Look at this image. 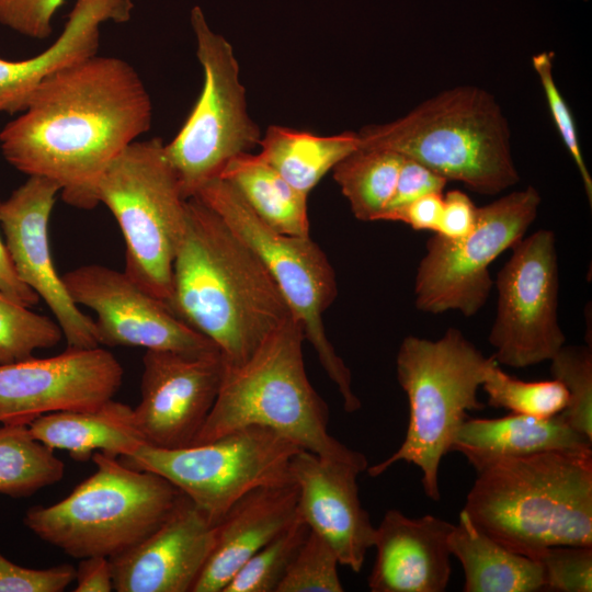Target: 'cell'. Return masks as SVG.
<instances>
[{"label":"cell","mask_w":592,"mask_h":592,"mask_svg":"<svg viewBox=\"0 0 592 592\" xmlns=\"http://www.w3.org/2000/svg\"><path fill=\"white\" fill-rule=\"evenodd\" d=\"M357 136L360 147L395 151L479 194L496 195L520 181L508 121L494 96L478 87L443 91Z\"/></svg>","instance_id":"5"},{"label":"cell","mask_w":592,"mask_h":592,"mask_svg":"<svg viewBox=\"0 0 592 592\" xmlns=\"http://www.w3.org/2000/svg\"><path fill=\"white\" fill-rule=\"evenodd\" d=\"M64 462L54 449L31 434L26 424L0 426V493L11 498L29 497L59 482Z\"/></svg>","instance_id":"28"},{"label":"cell","mask_w":592,"mask_h":592,"mask_svg":"<svg viewBox=\"0 0 592 592\" xmlns=\"http://www.w3.org/2000/svg\"><path fill=\"white\" fill-rule=\"evenodd\" d=\"M535 560L543 568L545 591H592V546H551Z\"/></svg>","instance_id":"35"},{"label":"cell","mask_w":592,"mask_h":592,"mask_svg":"<svg viewBox=\"0 0 592 592\" xmlns=\"http://www.w3.org/2000/svg\"><path fill=\"white\" fill-rule=\"evenodd\" d=\"M190 23L203 69V88L179 133L164 144L186 200L218 178L232 157L250 152L262 137L248 113L232 45L212 30L200 5L192 8Z\"/></svg>","instance_id":"10"},{"label":"cell","mask_w":592,"mask_h":592,"mask_svg":"<svg viewBox=\"0 0 592 592\" xmlns=\"http://www.w3.org/2000/svg\"><path fill=\"white\" fill-rule=\"evenodd\" d=\"M304 340L300 322L291 316L243 363L224 364L216 400L192 445L257 425L323 459L366 470L365 455L328 431L329 410L308 379Z\"/></svg>","instance_id":"4"},{"label":"cell","mask_w":592,"mask_h":592,"mask_svg":"<svg viewBox=\"0 0 592 592\" xmlns=\"http://www.w3.org/2000/svg\"><path fill=\"white\" fill-rule=\"evenodd\" d=\"M511 249L497 274V315L488 341L498 364L525 368L550 361L566 342L557 312L556 236L539 229Z\"/></svg>","instance_id":"13"},{"label":"cell","mask_w":592,"mask_h":592,"mask_svg":"<svg viewBox=\"0 0 592 592\" xmlns=\"http://www.w3.org/2000/svg\"><path fill=\"white\" fill-rule=\"evenodd\" d=\"M65 0H0V24L30 38L45 39Z\"/></svg>","instance_id":"38"},{"label":"cell","mask_w":592,"mask_h":592,"mask_svg":"<svg viewBox=\"0 0 592 592\" xmlns=\"http://www.w3.org/2000/svg\"><path fill=\"white\" fill-rule=\"evenodd\" d=\"M403 156L377 148L357 147L333 169V179L355 218L379 220L389 203Z\"/></svg>","instance_id":"27"},{"label":"cell","mask_w":592,"mask_h":592,"mask_svg":"<svg viewBox=\"0 0 592 592\" xmlns=\"http://www.w3.org/2000/svg\"><path fill=\"white\" fill-rule=\"evenodd\" d=\"M451 451L465 457H519L543 452H592V440L561 415L537 418L511 413L501 418H466Z\"/></svg>","instance_id":"23"},{"label":"cell","mask_w":592,"mask_h":592,"mask_svg":"<svg viewBox=\"0 0 592 592\" xmlns=\"http://www.w3.org/2000/svg\"><path fill=\"white\" fill-rule=\"evenodd\" d=\"M300 449L267 428L251 425L181 448L143 444L123 463L163 477L216 524L252 489L294 482L291 464Z\"/></svg>","instance_id":"11"},{"label":"cell","mask_w":592,"mask_h":592,"mask_svg":"<svg viewBox=\"0 0 592 592\" xmlns=\"http://www.w3.org/2000/svg\"><path fill=\"white\" fill-rule=\"evenodd\" d=\"M295 482L262 486L238 499L215 524V544L192 592H223L246 561L298 514Z\"/></svg>","instance_id":"21"},{"label":"cell","mask_w":592,"mask_h":592,"mask_svg":"<svg viewBox=\"0 0 592 592\" xmlns=\"http://www.w3.org/2000/svg\"><path fill=\"white\" fill-rule=\"evenodd\" d=\"M215 544V524L182 493L145 539L112 558L117 592H192Z\"/></svg>","instance_id":"18"},{"label":"cell","mask_w":592,"mask_h":592,"mask_svg":"<svg viewBox=\"0 0 592 592\" xmlns=\"http://www.w3.org/2000/svg\"><path fill=\"white\" fill-rule=\"evenodd\" d=\"M167 306L227 366L243 363L293 316L258 254L197 197L186 202Z\"/></svg>","instance_id":"2"},{"label":"cell","mask_w":592,"mask_h":592,"mask_svg":"<svg viewBox=\"0 0 592 592\" xmlns=\"http://www.w3.org/2000/svg\"><path fill=\"white\" fill-rule=\"evenodd\" d=\"M93 198L116 219L125 241L124 272L166 304L186 221V202L164 143L134 141L98 179Z\"/></svg>","instance_id":"8"},{"label":"cell","mask_w":592,"mask_h":592,"mask_svg":"<svg viewBox=\"0 0 592 592\" xmlns=\"http://www.w3.org/2000/svg\"><path fill=\"white\" fill-rule=\"evenodd\" d=\"M553 58L554 53L543 52L532 58L533 67L536 70L542 87L545 91L547 104L557 129L562 138L565 146L571 155L580 177L583 182L587 197L589 203L592 204V178L587 168L580 144L578 140V134L571 111L559 92L553 76Z\"/></svg>","instance_id":"36"},{"label":"cell","mask_w":592,"mask_h":592,"mask_svg":"<svg viewBox=\"0 0 592 592\" xmlns=\"http://www.w3.org/2000/svg\"><path fill=\"white\" fill-rule=\"evenodd\" d=\"M60 185L32 175L0 203V225L19 277L42 298L59 325L67 348L99 346L94 320L71 299L53 263L49 219Z\"/></svg>","instance_id":"17"},{"label":"cell","mask_w":592,"mask_h":592,"mask_svg":"<svg viewBox=\"0 0 592 592\" xmlns=\"http://www.w3.org/2000/svg\"><path fill=\"white\" fill-rule=\"evenodd\" d=\"M223 373L218 350H146L140 401L133 409L146 444L160 448L192 445L214 406Z\"/></svg>","instance_id":"16"},{"label":"cell","mask_w":592,"mask_h":592,"mask_svg":"<svg viewBox=\"0 0 592 592\" xmlns=\"http://www.w3.org/2000/svg\"><path fill=\"white\" fill-rule=\"evenodd\" d=\"M75 573L71 565L25 568L0 553V592H61L75 580Z\"/></svg>","instance_id":"37"},{"label":"cell","mask_w":592,"mask_h":592,"mask_svg":"<svg viewBox=\"0 0 592 592\" xmlns=\"http://www.w3.org/2000/svg\"><path fill=\"white\" fill-rule=\"evenodd\" d=\"M0 293L24 307L39 301L38 295L18 275L5 243L0 238Z\"/></svg>","instance_id":"43"},{"label":"cell","mask_w":592,"mask_h":592,"mask_svg":"<svg viewBox=\"0 0 592 592\" xmlns=\"http://www.w3.org/2000/svg\"><path fill=\"white\" fill-rule=\"evenodd\" d=\"M447 182L445 178L424 164L403 157L392 196L384 213L407 205L423 195L442 193Z\"/></svg>","instance_id":"39"},{"label":"cell","mask_w":592,"mask_h":592,"mask_svg":"<svg viewBox=\"0 0 592 592\" xmlns=\"http://www.w3.org/2000/svg\"><path fill=\"white\" fill-rule=\"evenodd\" d=\"M96 470L66 498L29 508L24 525L73 558H112L151 534L182 492L163 477L96 452Z\"/></svg>","instance_id":"7"},{"label":"cell","mask_w":592,"mask_h":592,"mask_svg":"<svg viewBox=\"0 0 592 592\" xmlns=\"http://www.w3.org/2000/svg\"><path fill=\"white\" fill-rule=\"evenodd\" d=\"M443 207L442 193L423 195L407 205L387 210L380 220L401 221L414 230L435 232Z\"/></svg>","instance_id":"41"},{"label":"cell","mask_w":592,"mask_h":592,"mask_svg":"<svg viewBox=\"0 0 592 592\" xmlns=\"http://www.w3.org/2000/svg\"><path fill=\"white\" fill-rule=\"evenodd\" d=\"M122 382L121 363L100 345L0 365V423L29 425L46 413L94 408Z\"/></svg>","instance_id":"15"},{"label":"cell","mask_w":592,"mask_h":592,"mask_svg":"<svg viewBox=\"0 0 592 592\" xmlns=\"http://www.w3.org/2000/svg\"><path fill=\"white\" fill-rule=\"evenodd\" d=\"M464 510L487 535L535 559L551 546H592V452L467 456Z\"/></svg>","instance_id":"3"},{"label":"cell","mask_w":592,"mask_h":592,"mask_svg":"<svg viewBox=\"0 0 592 592\" xmlns=\"http://www.w3.org/2000/svg\"><path fill=\"white\" fill-rule=\"evenodd\" d=\"M151 121L137 70L122 58L94 55L46 78L0 132V148L19 171L57 182L67 204L91 209L98 179Z\"/></svg>","instance_id":"1"},{"label":"cell","mask_w":592,"mask_h":592,"mask_svg":"<svg viewBox=\"0 0 592 592\" xmlns=\"http://www.w3.org/2000/svg\"><path fill=\"white\" fill-rule=\"evenodd\" d=\"M309 526L299 514L236 572L223 592H275Z\"/></svg>","instance_id":"30"},{"label":"cell","mask_w":592,"mask_h":592,"mask_svg":"<svg viewBox=\"0 0 592 592\" xmlns=\"http://www.w3.org/2000/svg\"><path fill=\"white\" fill-rule=\"evenodd\" d=\"M71 299L92 309L99 345L203 353L218 350L124 271L88 264L61 276Z\"/></svg>","instance_id":"14"},{"label":"cell","mask_w":592,"mask_h":592,"mask_svg":"<svg viewBox=\"0 0 592 592\" xmlns=\"http://www.w3.org/2000/svg\"><path fill=\"white\" fill-rule=\"evenodd\" d=\"M71 61V48L62 39H55L41 54L30 58H0V112L24 111L41 83Z\"/></svg>","instance_id":"32"},{"label":"cell","mask_w":592,"mask_h":592,"mask_svg":"<svg viewBox=\"0 0 592 592\" xmlns=\"http://www.w3.org/2000/svg\"><path fill=\"white\" fill-rule=\"evenodd\" d=\"M76 592H111L114 590L109 557L90 556L80 559L75 573Z\"/></svg>","instance_id":"42"},{"label":"cell","mask_w":592,"mask_h":592,"mask_svg":"<svg viewBox=\"0 0 592 592\" xmlns=\"http://www.w3.org/2000/svg\"><path fill=\"white\" fill-rule=\"evenodd\" d=\"M338 565L333 548L309 530L275 592H342Z\"/></svg>","instance_id":"34"},{"label":"cell","mask_w":592,"mask_h":592,"mask_svg":"<svg viewBox=\"0 0 592 592\" xmlns=\"http://www.w3.org/2000/svg\"><path fill=\"white\" fill-rule=\"evenodd\" d=\"M218 178L229 182L276 232L309 236L308 195L292 186L259 155L242 152L232 157Z\"/></svg>","instance_id":"26"},{"label":"cell","mask_w":592,"mask_h":592,"mask_svg":"<svg viewBox=\"0 0 592 592\" xmlns=\"http://www.w3.org/2000/svg\"><path fill=\"white\" fill-rule=\"evenodd\" d=\"M452 523L426 514L409 517L388 510L375 527L376 559L367 580L372 592H443L452 567Z\"/></svg>","instance_id":"20"},{"label":"cell","mask_w":592,"mask_h":592,"mask_svg":"<svg viewBox=\"0 0 592 592\" xmlns=\"http://www.w3.org/2000/svg\"><path fill=\"white\" fill-rule=\"evenodd\" d=\"M62 338L56 320L0 293V365L30 358L36 350L54 348Z\"/></svg>","instance_id":"31"},{"label":"cell","mask_w":592,"mask_h":592,"mask_svg":"<svg viewBox=\"0 0 592 592\" xmlns=\"http://www.w3.org/2000/svg\"><path fill=\"white\" fill-rule=\"evenodd\" d=\"M494 363V355H483L456 328H448L437 340L406 337L397 353L396 371L409 402L407 433L394 454L367 467L368 475L380 476L398 462L412 464L421 470L426 497L440 501L441 460L451 452L467 411L483 408L477 392Z\"/></svg>","instance_id":"6"},{"label":"cell","mask_w":592,"mask_h":592,"mask_svg":"<svg viewBox=\"0 0 592 592\" xmlns=\"http://www.w3.org/2000/svg\"><path fill=\"white\" fill-rule=\"evenodd\" d=\"M540 202L530 185L478 207L476 226L464 238L430 237L417 270L415 307L432 315L448 310L476 315L493 286L489 265L524 237Z\"/></svg>","instance_id":"12"},{"label":"cell","mask_w":592,"mask_h":592,"mask_svg":"<svg viewBox=\"0 0 592 592\" xmlns=\"http://www.w3.org/2000/svg\"><path fill=\"white\" fill-rule=\"evenodd\" d=\"M464 570L465 592H536L544 590L540 563L514 553L482 532L463 509L447 539Z\"/></svg>","instance_id":"24"},{"label":"cell","mask_w":592,"mask_h":592,"mask_svg":"<svg viewBox=\"0 0 592 592\" xmlns=\"http://www.w3.org/2000/svg\"><path fill=\"white\" fill-rule=\"evenodd\" d=\"M477 209L466 193L459 190L447 192L443 197L442 214L434 234L451 240L464 238L476 226Z\"/></svg>","instance_id":"40"},{"label":"cell","mask_w":592,"mask_h":592,"mask_svg":"<svg viewBox=\"0 0 592 592\" xmlns=\"http://www.w3.org/2000/svg\"><path fill=\"white\" fill-rule=\"evenodd\" d=\"M363 468L300 449L291 474L298 488V514L335 551L340 565L360 572L373 547L375 526L363 508L357 477Z\"/></svg>","instance_id":"19"},{"label":"cell","mask_w":592,"mask_h":592,"mask_svg":"<svg viewBox=\"0 0 592 592\" xmlns=\"http://www.w3.org/2000/svg\"><path fill=\"white\" fill-rule=\"evenodd\" d=\"M259 157L292 186L309 194L318 182L360 145L357 133L320 136L271 125L259 143Z\"/></svg>","instance_id":"25"},{"label":"cell","mask_w":592,"mask_h":592,"mask_svg":"<svg viewBox=\"0 0 592 592\" xmlns=\"http://www.w3.org/2000/svg\"><path fill=\"white\" fill-rule=\"evenodd\" d=\"M212 208L261 259L319 362L337 386L346 412L361 408L352 375L327 337L323 314L338 294L334 270L310 237L282 235L269 227L226 180L216 178L194 196Z\"/></svg>","instance_id":"9"},{"label":"cell","mask_w":592,"mask_h":592,"mask_svg":"<svg viewBox=\"0 0 592 592\" xmlns=\"http://www.w3.org/2000/svg\"><path fill=\"white\" fill-rule=\"evenodd\" d=\"M29 430L44 445L67 451L77 460H87L96 452L123 458L146 444L133 408L113 399L94 408L39 415Z\"/></svg>","instance_id":"22"},{"label":"cell","mask_w":592,"mask_h":592,"mask_svg":"<svg viewBox=\"0 0 592 592\" xmlns=\"http://www.w3.org/2000/svg\"><path fill=\"white\" fill-rule=\"evenodd\" d=\"M481 387L490 406L512 413L550 418L562 412L568 403V391L558 379L521 380L508 375L498 363L488 368Z\"/></svg>","instance_id":"29"},{"label":"cell","mask_w":592,"mask_h":592,"mask_svg":"<svg viewBox=\"0 0 592 592\" xmlns=\"http://www.w3.org/2000/svg\"><path fill=\"white\" fill-rule=\"evenodd\" d=\"M550 373L568 391L560 415L578 432L592 440L591 348L563 345L550 360Z\"/></svg>","instance_id":"33"}]
</instances>
